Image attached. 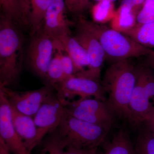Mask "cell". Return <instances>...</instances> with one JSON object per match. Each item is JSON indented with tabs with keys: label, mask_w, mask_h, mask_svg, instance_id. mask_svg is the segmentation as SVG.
Returning <instances> with one entry per match:
<instances>
[{
	"label": "cell",
	"mask_w": 154,
	"mask_h": 154,
	"mask_svg": "<svg viewBox=\"0 0 154 154\" xmlns=\"http://www.w3.org/2000/svg\"><path fill=\"white\" fill-rule=\"evenodd\" d=\"M59 45L72 59L74 64L75 74L81 73L89 67L90 61L85 49L72 34L57 38Z\"/></svg>",
	"instance_id": "obj_15"
},
{
	"label": "cell",
	"mask_w": 154,
	"mask_h": 154,
	"mask_svg": "<svg viewBox=\"0 0 154 154\" xmlns=\"http://www.w3.org/2000/svg\"><path fill=\"white\" fill-rule=\"evenodd\" d=\"M49 134L43 143L39 154H65L66 143L57 129Z\"/></svg>",
	"instance_id": "obj_22"
},
{
	"label": "cell",
	"mask_w": 154,
	"mask_h": 154,
	"mask_svg": "<svg viewBox=\"0 0 154 154\" xmlns=\"http://www.w3.org/2000/svg\"><path fill=\"white\" fill-rule=\"evenodd\" d=\"M146 0H122V2L125 3L131 7L138 14L143 6Z\"/></svg>",
	"instance_id": "obj_29"
},
{
	"label": "cell",
	"mask_w": 154,
	"mask_h": 154,
	"mask_svg": "<svg viewBox=\"0 0 154 154\" xmlns=\"http://www.w3.org/2000/svg\"><path fill=\"white\" fill-rule=\"evenodd\" d=\"M147 127V130L154 135V107L144 122Z\"/></svg>",
	"instance_id": "obj_30"
},
{
	"label": "cell",
	"mask_w": 154,
	"mask_h": 154,
	"mask_svg": "<svg viewBox=\"0 0 154 154\" xmlns=\"http://www.w3.org/2000/svg\"><path fill=\"white\" fill-rule=\"evenodd\" d=\"M51 0H30L28 26L31 36L42 30L45 14Z\"/></svg>",
	"instance_id": "obj_17"
},
{
	"label": "cell",
	"mask_w": 154,
	"mask_h": 154,
	"mask_svg": "<svg viewBox=\"0 0 154 154\" xmlns=\"http://www.w3.org/2000/svg\"><path fill=\"white\" fill-rule=\"evenodd\" d=\"M114 3L109 0H102L96 3L92 9V15L94 22L104 24L110 22L115 15Z\"/></svg>",
	"instance_id": "obj_20"
},
{
	"label": "cell",
	"mask_w": 154,
	"mask_h": 154,
	"mask_svg": "<svg viewBox=\"0 0 154 154\" xmlns=\"http://www.w3.org/2000/svg\"><path fill=\"white\" fill-rule=\"evenodd\" d=\"M17 22L2 14L0 20V87L16 84L22 70L23 36Z\"/></svg>",
	"instance_id": "obj_2"
},
{
	"label": "cell",
	"mask_w": 154,
	"mask_h": 154,
	"mask_svg": "<svg viewBox=\"0 0 154 154\" xmlns=\"http://www.w3.org/2000/svg\"><path fill=\"white\" fill-rule=\"evenodd\" d=\"M57 95L64 104L77 96L94 98L106 102L105 89L99 80L79 75L68 78L55 88Z\"/></svg>",
	"instance_id": "obj_6"
},
{
	"label": "cell",
	"mask_w": 154,
	"mask_h": 154,
	"mask_svg": "<svg viewBox=\"0 0 154 154\" xmlns=\"http://www.w3.org/2000/svg\"><path fill=\"white\" fill-rule=\"evenodd\" d=\"M66 9L64 0H51L45 17L42 30L56 39L71 34L70 29L71 22L67 18Z\"/></svg>",
	"instance_id": "obj_13"
},
{
	"label": "cell",
	"mask_w": 154,
	"mask_h": 154,
	"mask_svg": "<svg viewBox=\"0 0 154 154\" xmlns=\"http://www.w3.org/2000/svg\"><path fill=\"white\" fill-rule=\"evenodd\" d=\"M67 9L70 12L78 14L81 13L79 0H64Z\"/></svg>",
	"instance_id": "obj_28"
},
{
	"label": "cell",
	"mask_w": 154,
	"mask_h": 154,
	"mask_svg": "<svg viewBox=\"0 0 154 154\" xmlns=\"http://www.w3.org/2000/svg\"><path fill=\"white\" fill-rule=\"evenodd\" d=\"M125 34L146 47H154V22L147 24H137Z\"/></svg>",
	"instance_id": "obj_19"
},
{
	"label": "cell",
	"mask_w": 154,
	"mask_h": 154,
	"mask_svg": "<svg viewBox=\"0 0 154 154\" xmlns=\"http://www.w3.org/2000/svg\"><path fill=\"white\" fill-rule=\"evenodd\" d=\"M57 48L58 49L60 52L61 61L66 80L75 74L74 64L71 57L60 47L57 41Z\"/></svg>",
	"instance_id": "obj_25"
},
{
	"label": "cell",
	"mask_w": 154,
	"mask_h": 154,
	"mask_svg": "<svg viewBox=\"0 0 154 154\" xmlns=\"http://www.w3.org/2000/svg\"><path fill=\"white\" fill-rule=\"evenodd\" d=\"M30 0H19V9L22 25L28 26V19L30 11Z\"/></svg>",
	"instance_id": "obj_26"
},
{
	"label": "cell",
	"mask_w": 154,
	"mask_h": 154,
	"mask_svg": "<svg viewBox=\"0 0 154 154\" xmlns=\"http://www.w3.org/2000/svg\"><path fill=\"white\" fill-rule=\"evenodd\" d=\"M137 69L130 59L116 62L106 70L102 83L108 94L107 105L113 114L129 120V102Z\"/></svg>",
	"instance_id": "obj_1"
},
{
	"label": "cell",
	"mask_w": 154,
	"mask_h": 154,
	"mask_svg": "<svg viewBox=\"0 0 154 154\" xmlns=\"http://www.w3.org/2000/svg\"><path fill=\"white\" fill-rule=\"evenodd\" d=\"M143 57H145L144 65L154 71V51L152 50L147 55Z\"/></svg>",
	"instance_id": "obj_31"
},
{
	"label": "cell",
	"mask_w": 154,
	"mask_h": 154,
	"mask_svg": "<svg viewBox=\"0 0 154 154\" xmlns=\"http://www.w3.org/2000/svg\"><path fill=\"white\" fill-rule=\"evenodd\" d=\"M0 154H12L2 140L0 139Z\"/></svg>",
	"instance_id": "obj_32"
},
{
	"label": "cell",
	"mask_w": 154,
	"mask_h": 154,
	"mask_svg": "<svg viewBox=\"0 0 154 154\" xmlns=\"http://www.w3.org/2000/svg\"><path fill=\"white\" fill-rule=\"evenodd\" d=\"M134 149L135 154H154V135L147 130L141 134Z\"/></svg>",
	"instance_id": "obj_23"
},
{
	"label": "cell",
	"mask_w": 154,
	"mask_h": 154,
	"mask_svg": "<svg viewBox=\"0 0 154 154\" xmlns=\"http://www.w3.org/2000/svg\"><path fill=\"white\" fill-rule=\"evenodd\" d=\"M137 24H144L154 22V4L146 0L143 6L137 15Z\"/></svg>",
	"instance_id": "obj_24"
},
{
	"label": "cell",
	"mask_w": 154,
	"mask_h": 154,
	"mask_svg": "<svg viewBox=\"0 0 154 154\" xmlns=\"http://www.w3.org/2000/svg\"><path fill=\"white\" fill-rule=\"evenodd\" d=\"M149 1H151L154 4V0H149Z\"/></svg>",
	"instance_id": "obj_36"
},
{
	"label": "cell",
	"mask_w": 154,
	"mask_h": 154,
	"mask_svg": "<svg viewBox=\"0 0 154 154\" xmlns=\"http://www.w3.org/2000/svg\"><path fill=\"white\" fill-rule=\"evenodd\" d=\"M11 108L14 127L25 146L31 152L38 145L37 130L33 117L20 113L12 106Z\"/></svg>",
	"instance_id": "obj_14"
},
{
	"label": "cell",
	"mask_w": 154,
	"mask_h": 154,
	"mask_svg": "<svg viewBox=\"0 0 154 154\" xmlns=\"http://www.w3.org/2000/svg\"><path fill=\"white\" fill-rule=\"evenodd\" d=\"M0 139L2 140L13 154H29L30 152L14 127L11 105L0 91Z\"/></svg>",
	"instance_id": "obj_11"
},
{
	"label": "cell",
	"mask_w": 154,
	"mask_h": 154,
	"mask_svg": "<svg viewBox=\"0 0 154 154\" xmlns=\"http://www.w3.org/2000/svg\"><path fill=\"white\" fill-rule=\"evenodd\" d=\"M78 25L88 30L98 39L105 51L106 59L113 61V63L144 57L152 50L124 33L104 24L80 19Z\"/></svg>",
	"instance_id": "obj_3"
},
{
	"label": "cell",
	"mask_w": 154,
	"mask_h": 154,
	"mask_svg": "<svg viewBox=\"0 0 154 154\" xmlns=\"http://www.w3.org/2000/svg\"><path fill=\"white\" fill-rule=\"evenodd\" d=\"M81 12L85 10L90 5V0H79Z\"/></svg>",
	"instance_id": "obj_33"
},
{
	"label": "cell",
	"mask_w": 154,
	"mask_h": 154,
	"mask_svg": "<svg viewBox=\"0 0 154 154\" xmlns=\"http://www.w3.org/2000/svg\"></svg>",
	"instance_id": "obj_37"
},
{
	"label": "cell",
	"mask_w": 154,
	"mask_h": 154,
	"mask_svg": "<svg viewBox=\"0 0 154 154\" xmlns=\"http://www.w3.org/2000/svg\"><path fill=\"white\" fill-rule=\"evenodd\" d=\"M57 130L66 146L83 149L97 148L109 131L103 127L74 117L66 110Z\"/></svg>",
	"instance_id": "obj_4"
},
{
	"label": "cell",
	"mask_w": 154,
	"mask_h": 154,
	"mask_svg": "<svg viewBox=\"0 0 154 154\" xmlns=\"http://www.w3.org/2000/svg\"><path fill=\"white\" fill-rule=\"evenodd\" d=\"M74 36L82 45L88 54L90 64L87 70L76 75L100 80L102 68L106 60L105 51L99 42L91 33L79 25H77Z\"/></svg>",
	"instance_id": "obj_10"
},
{
	"label": "cell",
	"mask_w": 154,
	"mask_h": 154,
	"mask_svg": "<svg viewBox=\"0 0 154 154\" xmlns=\"http://www.w3.org/2000/svg\"><path fill=\"white\" fill-rule=\"evenodd\" d=\"M46 80L48 82V85L54 89L65 80L60 52L57 48H56L54 55L50 63Z\"/></svg>",
	"instance_id": "obj_21"
},
{
	"label": "cell",
	"mask_w": 154,
	"mask_h": 154,
	"mask_svg": "<svg viewBox=\"0 0 154 154\" xmlns=\"http://www.w3.org/2000/svg\"><path fill=\"white\" fill-rule=\"evenodd\" d=\"M145 66H138L137 78L129 102L130 121L135 125L144 122L154 105L144 88Z\"/></svg>",
	"instance_id": "obj_12"
},
{
	"label": "cell",
	"mask_w": 154,
	"mask_h": 154,
	"mask_svg": "<svg viewBox=\"0 0 154 154\" xmlns=\"http://www.w3.org/2000/svg\"><path fill=\"white\" fill-rule=\"evenodd\" d=\"M137 15V14L131 6L121 2L110 22V28L125 34L136 25Z\"/></svg>",
	"instance_id": "obj_16"
},
{
	"label": "cell",
	"mask_w": 154,
	"mask_h": 154,
	"mask_svg": "<svg viewBox=\"0 0 154 154\" xmlns=\"http://www.w3.org/2000/svg\"><path fill=\"white\" fill-rule=\"evenodd\" d=\"M53 88L48 85L37 90L21 92L0 87V91L11 106L20 113L33 117L43 102L54 94Z\"/></svg>",
	"instance_id": "obj_8"
},
{
	"label": "cell",
	"mask_w": 154,
	"mask_h": 154,
	"mask_svg": "<svg viewBox=\"0 0 154 154\" xmlns=\"http://www.w3.org/2000/svg\"><path fill=\"white\" fill-rule=\"evenodd\" d=\"M70 115L109 131L114 115L105 101L94 98H80L64 103Z\"/></svg>",
	"instance_id": "obj_5"
},
{
	"label": "cell",
	"mask_w": 154,
	"mask_h": 154,
	"mask_svg": "<svg viewBox=\"0 0 154 154\" xmlns=\"http://www.w3.org/2000/svg\"><path fill=\"white\" fill-rule=\"evenodd\" d=\"M65 112L64 104L57 94H53L43 102L33 116L37 130L38 144L46 134L57 129Z\"/></svg>",
	"instance_id": "obj_9"
},
{
	"label": "cell",
	"mask_w": 154,
	"mask_h": 154,
	"mask_svg": "<svg viewBox=\"0 0 154 154\" xmlns=\"http://www.w3.org/2000/svg\"><path fill=\"white\" fill-rule=\"evenodd\" d=\"M97 148H78L72 146H66L65 154H96Z\"/></svg>",
	"instance_id": "obj_27"
},
{
	"label": "cell",
	"mask_w": 154,
	"mask_h": 154,
	"mask_svg": "<svg viewBox=\"0 0 154 154\" xmlns=\"http://www.w3.org/2000/svg\"><path fill=\"white\" fill-rule=\"evenodd\" d=\"M57 48V40L42 30L32 36L27 57L29 66L39 77L46 79L48 66Z\"/></svg>",
	"instance_id": "obj_7"
},
{
	"label": "cell",
	"mask_w": 154,
	"mask_h": 154,
	"mask_svg": "<svg viewBox=\"0 0 154 154\" xmlns=\"http://www.w3.org/2000/svg\"><path fill=\"white\" fill-rule=\"evenodd\" d=\"M109 1L112 2L114 3L115 2H116V1H118V0H109Z\"/></svg>",
	"instance_id": "obj_34"
},
{
	"label": "cell",
	"mask_w": 154,
	"mask_h": 154,
	"mask_svg": "<svg viewBox=\"0 0 154 154\" xmlns=\"http://www.w3.org/2000/svg\"><path fill=\"white\" fill-rule=\"evenodd\" d=\"M105 154H135L134 147L126 131L120 130L114 135Z\"/></svg>",
	"instance_id": "obj_18"
},
{
	"label": "cell",
	"mask_w": 154,
	"mask_h": 154,
	"mask_svg": "<svg viewBox=\"0 0 154 154\" xmlns=\"http://www.w3.org/2000/svg\"><path fill=\"white\" fill-rule=\"evenodd\" d=\"M95 2H96V3L98 2H100V1H102V0H94Z\"/></svg>",
	"instance_id": "obj_35"
}]
</instances>
